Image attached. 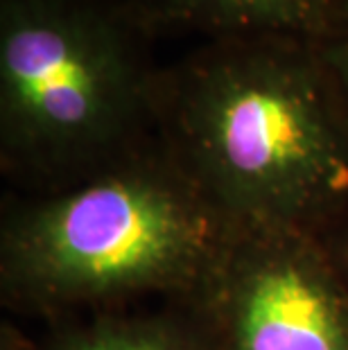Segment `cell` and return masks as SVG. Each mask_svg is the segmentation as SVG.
Returning <instances> with one entry per match:
<instances>
[{
	"mask_svg": "<svg viewBox=\"0 0 348 350\" xmlns=\"http://www.w3.org/2000/svg\"><path fill=\"white\" fill-rule=\"evenodd\" d=\"M157 133L235 228L325 237L348 221V107L314 43H202L163 66Z\"/></svg>",
	"mask_w": 348,
	"mask_h": 350,
	"instance_id": "cell-1",
	"label": "cell"
},
{
	"mask_svg": "<svg viewBox=\"0 0 348 350\" xmlns=\"http://www.w3.org/2000/svg\"><path fill=\"white\" fill-rule=\"evenodd\" d=\"M233 226L154 133L91 176L14 197L0 221V296L14 312L188 303Z\"/></svg>",
	"mask_w": 348,
	"mask_h": 350,
	"instance_id": "cell-2",
	"label": "cell"
},
{
	"mask_svg": "<svg viewBox=\"0 0 348 350\" xmlns=\"http://www.w3.org/2000/svg\"><path fill=\"white\" fill-rule=\"evenodd\" d=\"M154 43L129 0H0L3 172L59 190L154 136Z\"/></svg>",
	"mask_w": 348,
	"mask_h": 350,
	"instance_id": "cell-3",
	"label": "cell"
},
{
	"mask_svg": "<svg viewBox=\"0 0 348 350\" xmlns=\"http://www.w3.org/2000/svg\"><path fill=\"white\" fill-rule=\"evenodd\" d=\"M183 305L209 350H348V280L321 235L233 226Z\"/></svg>",
	"mask_w": 348,
	"mask_h": 350,
	"instance_id": "cell-4",
	"label": "cell"
},
{
	"mask_svg": "<svg viewBox=\"0 0 348 350\" xmlns=\"http://www.w3.org/2000/svg\"><path fill=\"white\" fill-rule=\"evenodd\" d=\"M129 5L154 39L280 36L321 46L335 27L342 0H129Z\"/></svg>",
	"mask_w": 348,
	"mask_h": 350,
	"instance_id": "cell-5",
	"label": "cell"
},
{
	"mask_svg": "<svg viewBox=\"0 0 348 350\" xmlns=\"http://www.w3.org/2000/svg\"><path fill=\"white\" fill-rule=\"evenodd\" d=\"M39 350H209L188 305L157 312H100L66 327Z\"/></svg>",
	"mask_w": 348,
	"mask_h": 350,
	"instance_id": "cell-6",
	"label": "cell"
},
{
	"mask_svg": "<svg viewBox=\"0 0 348 350\" xmlns=\"http://www.w3.org/2000/svg\"><path fill=\"white\" fill-rule=\"evenodd\" d=\"M319 50L348 107V0H342L335 27L328 34V39L319 46Z\"/></svg>",
	"mask_w": 348,
	"mask_h": 350,
	"instance_id": "cell-7",
	"label": "cell"
},
{
	"mask_svg": "<svg viewBox=\"0 0 348 350\" xmlns=\"http://www.w3.org/2000/svg\"><path fill=\"white\" fill-rule=\"evenodd\" d=\"M39 348L41 344L32 341L16 323L5 319L3 325H0V350H39Z\"/></svg>",
	"mask_w": 348,
	"mask_h": 350,
	"instance_id": "cell-8",
	"label": "cell"
},
{
	"mask_svg": "<svg viewBox=\"0 0 348 350\" xmlns=\"http://www.w3.org/2000/svg\"><path fill=\"white\" fill-rule=\"evenodd\" d=\"M325 242H328L332 256H335L337 265L342 267V271L348 280V221L339 228H335L332 233L325 235Z\"/></svg>",
	"mask_w": 348,
	"mask_h": 350,
	"instance_id": "cell-9",
	"label": "cell"
}]
</instances>
